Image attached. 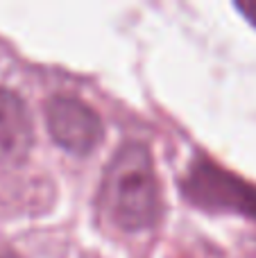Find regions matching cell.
Segmentation results:
<instances>
[{"mask_svg":"<svg viewBox=\"0 0 256 258\" xmlns=\"http://www.w3.org/2000/svg\"><path fill=\"white\" fill-rule=\"evenodd\" d=\"M45 125L59 147L73 154H89L102 141L98 111L71 95H52L45 102Z\"/></svg>","mask_w":256,"mask_h":258,"instance_id":"3957f363","label":"cell"},{"mask_svg":"<svg viewBox=\"0 0 256 258\" xmlns=\"http://www.w3.org/2000/svg\"><path fill=\"white\" fill-rule=\"evenodd\" d=\"M100 206L122 231H143L161 218V192L154 161L143 143H122L102 177Z\"/></svg>","mask_w":256,"mask_h":258,"instance_id":"6da1fadb","label":"cell"},{"mask_svg":"<svg viewBox=\"0 0 256 258\" xmlns=\"http://www.w3.org/2000/svg\"><path fill=\"white\" fill-rule=\"evenodd\" d=\"M181 190L198 206L213 211H231L256 220V188L247 181L202 159L190 165Z\"/></svg>","mask_w":256,"mask_h":258,"instance_id":"7a4b0ae2","label":"cell"},{"mask_svg":"<svg viewBox=\"0 0 256 258\" xmlns=\"http://www.w3.org/2000/svg\"><path fill=\"white\" fill-rule=\"evenodd\" d=\"M34 145V122L21 95L0 89V163H21Z\"/></svg>","mask_w":256,"mask_h":258,"instance_id":"277c9868","label":"cell"},{"mask_svg":"<svg viewBox=\"0 0 256 258\" xmlns=\"http://www.w3.org/2000/svg\"><path fill=\"white\" fill-rule=\"evenodd\" d=\"M0 258H21V256H18L14 249H9V247L0 245Z\"/></svg>","mask_w":256,"mask_h":258,"instance_id":"5b68a950","label":"cell"}]
</instances>
